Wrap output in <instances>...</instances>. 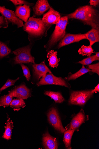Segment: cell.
I'll return each instance as SVG.
<instances>
[{"label":"cell","mask_w":99,"mask_h":149,"mask_svg":"<svg viewBox=\"0 0 99 149\" xmlns=\"http://www.w3.org/2000/svg\"><path fill=\"white\" fill-rule=\"evenodd\" d=\"M68 18L78 19L92 29L99 31V13L93 6L87 5L81 7L73 13L68 14Z\"/></svg>","instance_id":"1"},{"label":"cell","mask_w":99,"mask_h":149,"mask_svg":"<svg viewBox=\"0 0 99 149\" xmlns=\"http://www.w3.org/2000/svg\"><path fill=\"white\" fill-rule=\"evenodd\" d=\"M52 26L49 25L42 19L32 17L25 23L23 30L28 34L30 43H33L47 36V32Z\"/></svg>","instance_id":"2"},{"label":"cell","mask_w":99,"mask_h":149,"mask_svg":"<svg viewBox=\"0 0 99 149\" xmlns=\"http://www.w3.org/2000/svg\"><path fill=\"white\" fill-rule=\"evenodd\" d=\"M68 18L66 16L61 17L58 23L56 24L55 28L50 37L47 44L44 45L47 52L51 50L66 35V29Z\"/></svg>","instance_id":"3"},{"label":"cell","mask_w":99,"mask_h":149,"mask_svg":"<svg viewBox=\"0 0 99 149\" xmlns=\"http://www.w3.org/2000/svg\"><path fill=\"white\" fill-rule=\"evenodd\" d=\"M33 43H30L26 46L19 48L13 52L15 56L12 60L14 65L32 63L35 64V58L31 54Z\"/></svg>","instance_id":"4"},{"label":"cell","mask_w":99,"mask_h":149,"mask_svg":"<svg viewBox=\"0 0 99 149\" xmlns=\"http://www.w3.org/2000/svg\"><path fill=\"white\" fill-rule=\"evenodd\" d=\"M94 93L93 90L73 91L71 94L69 103L73 105L83 106L93 96Z\"/></svg>","instance_id":"5"},{"label":"cell","mask_w":99,"mask_h":149,"mask_svg":"<svg viewBox=\"0 0 99 149\" xmlns=\"http://www.w3.org/2000/svg\"><path fill=\"white\" fill-rule=\"evenodd\" d=\"M48 85H57L69 88L70 87V85L64 79L61 77L55 76L52 73H48L44 77L41 78L37 84L38 87Z\"/></svg>","instance_id":"6"},{"label":"cell","mask_w":99,"mask_h":149,"mask_svg":"<svg viewBox=\"0 0 99 149\" xmlns=\"http://www.w3.org/2000/svg\"><path fill=\"white\" fill-rule=\"evenodd\" d=\"M8 93L13 97L22 100H27L31 97V90L28 88L24 83L15 86L9 91Z\"/></svg>","instance_id":"7"},{"label":"cell","mask_w":99,"mask_h":149,"mask_svg":"<svg viewBox=\"0 0 99 149\" xmlns=\"http://www.w3.org/2000/svg\"><path fill=\"white\" fill-rule=\"evenodd\" d=\"M47 116L50 124L56 130L62 133L66 130L63 127L57 109L52 107L49 111Z\"/></svg>","instance_id":"8"},{"label":"cell","mask_w":99,"mask_h":149,"mask_svg":"<svg viewBox=\"0 0 99 149\" xmlns=\"http://www.w3.org/2000/svg\"><path fill=\"white\" fill-rule=\"evenodd\" d=\"M0 13L8 22L11 23L13 25H17L18 28L23 26V21L17 17L15 11L7 9L5 6H0Z\"/></svg>","instance_id":"9"},{"label":"cell","mask_w":99,"mask_h":149,"mask_svg":"<svg viewBox=\"0 0 99 149\" xmlns=\"http://www.w3.org/2000/svg\"><path fill=\"white\" fill-rule=\"evenodd\" d=\"M33 71V79L39 81L42 77H44L48 73H52L46 64L45 61L39 64L32 65Z\"/></svg>","instance_id":"10"},{"label":"cell","mask_w":99,"mask_h":149,"mask_svg":"<svg viewBox=\"0 0 99 149\" xmlns=\"http://www.w3.org/2000/svg\"><path fill=\"white\" fill-rule=\"evenodd\" d=\"M85 39H87L85 34H66L59 43L57 48L60 49L66 45L74 43L79 42L80 40Z\"/></svg>","instance_id":"11"},{"label":"cell","mask_w":99,"mask_h":149,"mask_svg":"<svg viewBox=\"0 0 99 149\" xmlns=\"http://www.w3.org/2000/svg\"><path fill=\"white\" fill-rule=\"evenodd\" d=\"M61 18L60 13L51 7L49 10L44 15L42 19L48 24L52 26L58 23Z\"/></svg>","instance_id":"12"},{"label":"cell","mask_w":99,"mask_h":149,"mask_svg":"<svg viewBox=\"0 0 99 149\" xmlns=\"http://www.w3.org/2000/svg\"><path fill=\"white\" fill-rule=\"evenodd\" d=\"M51 7L47 0H38L33 7V17L40 16L49 9Z\"/></svg>","instance_id":"13"},{"label":"cell","mask_w":99,"mask_h":149,"mask_svg":"<svg viewBox=\"0 0 99 149\" xmlns=\"http://www.w3.org/2000/svg\"><path fill=\"white\" fill-rule=\"evenodd\" d=\"M30 6L26 5L19 6L16 7L15 13L17 17L20 20L26 22L30 15Z\"/></svg>","instance_id":"14"},{"label":"cell","mask_w":99,"mask_h":149,"mask_svg":"<svg viewBox=\"0 0 99 149\" xmlns=\"http://www.w3.org/2000/svg\"><path fill=\"white\" fill-rule=\"evenodd\" d=\"M42 141L45 149H57L58 148L57 139L51 136L48 132L43 134Z\"/></svg>","instance_id":"15"},{"label":"cell","mask_w":99,"mask_h":149,"mask_svg":"<svg viewBox=\"0 0 99 149\" xmlns=\"http://www.w3.org/2000/svg\"><path fill=\"white\" fill-rule=\"evenodd\" d=\"M85 119L86 117L84 113L80 111L72 120L69 125V130H76L84 122Z\"/></svg>","instance_id":"16"},{"label":"cell","mask_w":99,"mask_h":149,"mask_svg":"<svg viewBox=\"0 0 99 149\" xmlns=\"http://www.w3.org/2000/svg\"><path fill=\"white\" fill-rule=\"evenodd\" d=\"M58 52L57 51L51 50L48 52L47 57L49 61L50 66L53 68H57L59 65L60 59L57 58Z\"/></svg>","instance_id":"17"},{"label":"cell","mask_w":99,"mask_h":149,"mask_svg":"<svg viewBox=\"0 0 99 149\" xmlns=\"http://www.w3.org/2000/svg\"><path fill=\"white\" fill-rule=\"evenodd\" d=\"M85 34L87 39L89 42L90 46H92L95 43L99 42V31L92 29Z\"/></svg>","instance_id":"18"},{"label":"cell","mask_w":99,"mask_h":149,"mask_svg":"<svg viewBox=\"0 0 99 149\" xmlns=\"http://www.w3.org/2000/svg\"><path fill=\"white\" fill-rule=\"evenodd\" d=\"M5 124L6 125L5 127V130L2 137L5 139L9 140L11 139L12 130L13 128V122L10 118L8 117Z\"/></svg>","instance_id":"19"},{"label":"cell","mask_w":99,"mask_h":149,"mask_svg":"<svg viewBox=\"0 0 99 149\" xmlns=\"http://www.w3.org/2000/svg\"><path fill=\"white\" fill-rule=\"evenodd\" d=\"M44 94L50 97L56 103H62L65 100L61 93L59 92L46 91L45 92Z\"/></svg>","instance_id":"20"},{"label":"cell","mask_w":99,"mask_h":149,"mask_svg":"<svg viewBox=\"0 0 99 149\" xmlns=\"http://www.w3.org/2000/svg\"><path fill=\"white\" fill-rule=\"evenodd\" d=\"M91 72V70H90L86 68L84 65H82L81 69L79 71L74 74L70 73L71 74H69L65 79L68 81L75 80L82 75Z\"/></svg>","instance_id":"21"},{"label":"cell","mask_w":99,"mask_h":149,"mask_svg":"<svg viewBox=\"0 0 99 149\" xmlns=\"http://www.w3.org/2000/svg\"><path fill=\"white\" fill-rule=\"evenodd\" d=\"M75 130H68L64 132V137L63 141L65 147L68 149L71 148V143L73 134Z\"/></svg>","instance_id":"22"},{"label":"cell","mask_w":99,"mask_h":149,"mask_svg":"<svg viewBox=\"0 0 99 149\" xmlns=\"http://www.w3.org/2000/svg\"><path fill=\"white\" fill-rule=\"evenodd\" d=\"M11 52L7 44L0 40V60L8 56Z\"/></svg>","instance_id":"23"},{"label":"cell","mask_w":99,"mask_h":149,"mask_svg":"<svg viewBox=\"0 0 99 149\" xmlns=\"http://www.w3.org/2000/svg\"><path fill=\"white\" fill-rule=\"evenodd\" d=\"M10 106L13 108L14 111H18L21 109V108H24L26 104L24 100L16 99L12 100Z\"/></svg>","instance_id":"24"},{"label":"cell","mask_w":99,"mask_h":149,"mask_svg":"<svg viewBox=\"0 0 99 149\" xmlns=\"http://www.w3.org/2000/svg\"><path fill=\"white\" fill-rule=\"evenodd\" d=\"M78 52L80 55L83 56H87L89 57L94 52V50L92 46L83 45L79 49Z\"/></svg>","instance_id":"25"},{"label":"cell","mask_w":99,"mask_h":149,"mask_svg":"<svg viewBox=\"0 0 99 149\" xmlns=\"http://www.w3.org/2000/svg\"><path fill=\"white\" fill-rule=\"evenodd\" d=\"M13 97L9 93L0 97V106H3L4 108L8 107Z\"/></svg>","instance_id":"26"},{"label":"cell","mask_w":99,"mask_h":149,"mask_svg":"<svg viewBox=\"0 0 99 149\" xmlns=\"http://www.w3.org/2000/svg\"><path fill=\"white\" fill-rule=\"evenodd\" d=\"M19 77H18L16 79H8L4 85L1 88H0V93H1L3 91L6 89L12 86L15 85L17 81L19 80Z\"/></svg>","instance_id":"27"},{"label":"cell","mask_w":99,"mask_h":149,"mask_svg":"<svg viewBox=\"0 0 99 149\" xmlns=\"http://www.w3.org/2000/svg\"><path fill=\"white\" fill-rule=\"evenodd\" d=\"M20 65L22 69L24 75L27 81H29L31 78V75L29 68L24 64H21Z\"/></svg>","instance_id":"28"},{"label":"cell","mask_w":99,"mask_h":149,"mask_svg":"<svg viewBox=\"0 0 99 149\" xmlns=\"http://www.w3.org/2000/svg\"><path fill=\"white\" fill-rule=\"evenodd\" d=\"M88 69L91 70L92 73H96L99 75V63L96 64L90 65L87 66Z\"/></svg>","instance_id":"29"},{"label":"cell","mask_w":99,"mask_h":149,"mask_svg":"<svg viewBox=\"0 0 99 149\" xmlns=\"http://www.w3.org/2000/svg\"><path fill=\"white\" fill-rule=\"evenodd\" d=\"M10 1L12 2L15 6L25 5L30 6H33L34 5L33 3H29L24 0H10Z\"/></svg>","instance_id":"30"},{"label":"cell","mask_w":99,"mask_h":149,"mask_svg":"<svg viewBox=\"0 0 99 149\" xmlns=\"http://www.w3.org/2000/svg\"><path fill=\"white\" fill-rule=\"evenodd\" d=\"M94 61H95V60L93 56L84 59L78 62V63L82 64L83 65H90Z\"/></svg>","instance_id":"31"},{"label":"cell","mask_w":99,"mask_h":149,"mask_svg":"<svg viewBox=\"0 0 99 149\" xmlns=\"http://www.w3.org/2000/svg\"><path fill=\"white\" fill-rule=\"evenodd\" d=\"M7 19L3 16H0V28H7L9 23Z\"/></svg>","instance_id":"32"},{"label":"cell","mask_w":99,"mask_h":149,"mask_svg":"<svg viewBox=\"0 0 99 149\" xmlns=\"http://www.w3.org/2000/svg\"><path fill=\"white\" fill-rule=\"evenodd\" d=\"M89 3L90 6L96 7L99 4V0H91Z\"/></svg>","instance_id":"33"},{"label":"cell","mask_w":99,"mask_h":149,"mask_svg":"<svg viewBox=\"0 0 99 149\" xmlns=\"http://www.w3.org/2000/svg\"><path fill=\"white\" fill-rule=\"evenodd\" d=\"M96 55L93 56L95 61H99V52H96Z\"/></svg>","instance_id":"34"},{"label":"cell","mask_w":99,"mask_h":149,"mask_svg":"<svg viewBox=\"0 0 99 149\" xmlns=\"http://www.w3.org/2000/svg\"><path fill=\"white\" fill-rule=\"evenodd\" d=\"M93 91L94 93H96L97 92L99 91V84L93 90Z\"/></svg>","instance_id":"35"}]
</instances>
